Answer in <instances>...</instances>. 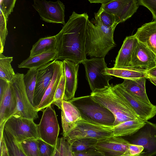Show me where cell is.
Listing matches in <instances>:
<instances>
[{"mask_svg":"<svg viewBox=\"0 0 156 156\" xmlns=\"http://www.w3.org/2000/svg\"><path fill=\"white\" fill-rule=\"evenodd\" d=\"M88 20L86 13L73 12L67 22L55 35L57 55L55 60H67L79 64L87 59L86 31Z\"/></svg>","mask_w":156,"mask_h":156,"instance_id":"obj_1","label":"cell"},{"mask_svg":"<svg viewBox=\"0 0 156 156\" xmlns=\"http://www.w3.org/2000/svg\"><path fill=\"white\" fill-rule=\"evenodd\" d=\"M94 15V24L89 19L87 22L86 53L91 58H104L108 52L116 46L113 34L118 24L107 27L103 25L96 13Z\"/></svg>","mask_w":156,"mask_h":156,"instance_id":"obj_2","label":"cell"},{"mask_svg":"<svg viewBox=\"0 0 156 156\" xmlns=\"http://www.w3.org/2000/svg\"><path fill=\"white\" fill-rule=\"evenodd\" d=\"M113 86L112 84L103 89L96 90L90 94L94 101L107 108L114 115L115 120L113 127L139 118Z\"/></svg>","mask_w":156,"mask_h":156,"instance_id":"obj_3","label":"cell"},{"mask_svg":"<svg viewBox=\"0 0 156 156\" xmlns=\"http://www.w3.org/2000/svg\"><path fill=\"white\" fill-rule=\"evenodd\" d=\"M69 101L78 109L82 120L93 124L113 127L115 120L114 115L94 101L90 95L74 98Z\"/></svg>","mask_w":156,"mask_h":156,"instance_id":"obj_4","label":"cell"},{"mask_svg":"<svg viewBox=\"0 0 156 156\" xmlns=\"http://www.w3.org/2000/svg\"><path fill=\"white\" fill-rule=\"evenodd\" d=\"M113 136L112 127L93 124L82 120L63 137L71 145L75 141L81 138L92 139L98 141Z\"/></svg>","mask_w":156,"mask_h":156,"instance_id":"obj_5","label":"cell"},{"mask_svg":"<svg viewBox=\"0 0 156 156\" xmlns=\"http://www.w3.org/2000/svg\"><path fill=\"white\" fill-rule=\"evenodd\" d=\"M82 63L85 67L86 79L92 92L109 86V81L113 77L102 73V71L108 68L104 58H87Z\"/></svg>","mask_w":156,"mask_h":156,"instance_id":"obj_6","label":"cell"},{"mask_svg":"<svg viewBox=\"0 0 156 156\" xmlns=\"http://www.w3.org/2000/svg\"><path fill=\"white\" fill-rule=\"evenodd\" d=\"M23 74L17 73L12 80L17 104V112L14 115L34 120L38 118V112L30 103L26 92L23 81Z\"/></svg>","mask_w":156,"mask_h":156,"instance_id":"obj_7","label":"cell"},{"mask_svg":"<svg viewBox=\"0 0 156 156\" xmlns=\"http://www.w3.org/2000/svg\"><path fill=\"white\" fill-rule=\"evenodd\" d=\"M39 138L55 146L58 139L60 127L55 110L51 105L43 111L40 122L37 124Z\"/></svg>","mask_w":156,"mask_h":156,"instance_id":"obj_8","label":"cell"},{"mask_svg":"<svg viewBox=\"0 0 156 156\" xmlns=\"http://www.w3.org/2000/svg\"><path fill=\"white\" fill-rule=\"evenodd\" d=\"M4 128L20 143L29 138H39L37 124L30 119L14 115L5 122Z\"/></svg>","mask_w":156,"mask_h":156,"instance_id":"obj_9","label":"cell"},{"mask_svg":"<svg viewBox=\"0 0 156 156\" xmlns=\"http://www.w3.org/2000/svg\"><path fill=\"white\" fill-rule=\"evenodd\" d=\"M32 6L41 19L48 23H60L64 25L65 7L59 0L53 2L45 0H34Z\"/></svg>","mask_w":156,"mask_h":156,"instance_id":"obj_10","label":"cell"},{"mask_svg":"<svg viewBox=\"0 0 156 156\" xmlns=\"http://www.w3.org/2000/svg\"><path fill=\"white\" fill-rule=\"evenodd\" d=\"M129 141L133 144L144 147L142 154L145 156L156 155V124L146 121L144 126L136 133L129 136Z\"/></svg>","mask_w":156,"mask_h":156,"instance_id":"obj_11","label":"cell"},{"mask_svg":"<svg viewBox=\"0 0 156 156\" xmlns=\"http://www.w3.org/2000/svg\"><path fill=\"white\" fill-rule=\"evenodd\" d=\"M115 90L126 102L137 116L148 121L156 115V106L147 104L128 92L120 84L113 86Z\"/></svg>","mask_w":156,"mask_h":156,"instance_id":"obj_12","label":"cell"},{"mask_svg":"<svg viewBox=\"0 0 156 156\" xmlns=\"http://www.w3.org/2000/svg\"><path fill=\"white\" fill-rule=\"evenodd\" d=\"M130 144L122 137L113 136L98 141L92 148L100 151L103 156H131L129 150Z\"/></svg>","mask_w":156,"mask_h":156,"instance_id":"obj_13","label":"cell"},{"mask_svg":"<svg viewBox=\"0 0 156 156\" xmlns=\"http://www.w3.org/2000/svg\"><path fill=\"white\" fill-rule=\"evenodd\" d=\"M140 5L139 0H107L101 7L113 14L119 23L124 22L136 11Z\"/></svg>","mask_w":156,"mask_h":156,"instance_id":"obj_14","label":"cell"},{"mask_svg":"<svg viewBox=\"0 0 156 156\" xmlns=\"http://www.w3.org/2000/svg\"><path fill=\"white\" fill-rule=\"evenodd\" d=\"M55 61L51 62L37 69L33 105L36 110L38 107L52 78Z\"/></svg>","mask_w":156,"mask_h":156,"instance_id":"obj_15","label":"cell"},{"mask_svg":"<svg viewBox=\"0 0 156 156\" xmlns=\"http://www.w3.org/2000/svg\"><path fill=\"white\" fill-rule=\"evenodd\" d=\"M156 66V55L143 43L138 41L131 62V68L147 71Z\"/></svg>","mask_w":156,"mask_h":156,"instance_id":"obj_16","label":"cell"},{"mask_svg":"<svg viewBox=\"0 0 156 156\" xmlns=\"http://www.w3.org/2000/svg\"><path fill=\"white\" fill-rule=\"evenodd\" d=\"M62 61L66 80L63 100L68 101L74 98L77 88L79 64H76L67 60Z\"/></svg>","mask_w":156,"mask_h":156,"instance_id":"obj_17","label":"cell"},{"mask_svg":"<svg viewBox=\"0 0 156 156\" xmlns=\"http://www.w3.org/2000/svg\"><path fill=\"white\" fill-rule=\"evenodd\" d=\"M138 41L134 35L126 37L116 58L113 67L129 69L134 49Z\"/></svg>","mask_w":156,"mask_h":156,"instance_id":"obj_18","label":"cell"},{"mask_svg":"<svg viewBox=\"0 0 156 156\" xmlns=\"http://www.w3.org/2000/svg\"><path fill=\"white\" fill-rule=\"evenodd\" d=\"M55 67L52 78L47 87L42 99L36 110L43 111L52 104L54 96L63 73V62L55 60Z\"/></svg>","mask_w":156,"mask_h":156,"instance_id":"obj_19","label":"cell"},{"mask_svg":"<svg viewBox=\"0 0 156 156\" xmlns=\"http://www.w3.org/2000/svg\"><path fill=\"white\" fill-rule=\"evenodd\" d=\"M61 110V122L63 136L82 119L78 109L69 101H63Z\"/></svg>","mask_w":156,"mask_h":156,"instance_id":"obj_20","label":"cell"},{"mask_svg":"<svg viewBox=\"0 0 156 156\" xmlns=\"http://www.w3.org/2000/svg\"><path fill=\"white\" fill-rule=\"evenodd\" d=\"M17 112V104L13 87L11 83L0 100V125L5 122Z\"/></svg>","mask_w":156,"mask_h":156,"instance_id":"obj_21","label":"cell"},{"mask_svg":"<svg viewBox=\"0 0 156 156\" xmlns=\"http://www.w3.org/2000/svg\"><path fill=\"white\" fill-rule=\"evenodd\" d=\"M134 35L156 55V20L144 24Z\"/></svg>","mask_w":156,"mask_h":156,"instance_id":"obj_22","label":"cell"},{"mask_svg":"<svg viewBox=\"0 0 156 156\" xmlns=\"http://www.w3.org/2000/svg\"><path fill=\"white\" fill-rule=\"evenodd\" d=\"M146 78L131 80L124 79L121 85L129 93L144 102L149 104L150 102L147 95L145 84Z\"/></svg>","mask_w":156,"mask_h":156,"instance_id":"obj_23","label":"cell"},{"mask_svg":"<svg viewBox=\"0 0 156 156\" xmlns=\"http://www.w3.org/2000/svg\"><path fill=\"white\" fill-rule=\"evenodd\" d=\"M57 55L56 50L49 51L35 56H30L23 61L18 67L29 69H37L55 60Z\"/></svg>","mask_w":156,"mask_h":156,"instance_id":"obj_24","label":"cell"},{"mask_svg":"<svg viewBox=\"0 0 156 156\" xmlns=\"http://www.w3.org/2000/svg\"><path fill=\"white\" fill-rule=\"evenodd\" d=\"M146 121L138 118L127 121L113 126L114 136L122 137L132 135L144 126Z\"/></svg>","mask_w":156,"mask_h":156,"instance_id":"obj_25","label":"cell"},{"mask_svg":"<svg viewBox=\"0 0 156 156\" xmlns=\"http://www.w3.org/2000/svg\"><path fill=\"white\" fill-rule=\"evenodd\" d=\"M102 73L124 79L131 80L144 77L147 79L148 77L146 71L132 68L121 69L107 68L102 71Z\"/></svg>","mask_w":156,"mask_h":156,"instance_id":"obj_26","label":"cell"},{"mask_svg":"<svg viewBox=\"0 0 156 156\" xmlns=\"http://www.w3.org/2000/svg\"><path fill=\"white\" fill-rule=\"evenodd\" d=\"M57 40L55 35L41 38L33 46L30 56H35L56 50Z\"/></svg>","mask_w":156,"mask_h":156,"instance_id":"obj_27","label":"cell"},{"mask_svg":"<svg viewBox=\"0 0 156 156\" xmlns=\"http://www.w3.org/2000/svg\"><path fill=\"white\" fill-rule=\"evenodd\" d=\"M37 75V69H29L27 73L24 75L23 77V81L26 92L33 106Z\"/></svg>","mask_w":156,"mask_h":156,"instance_id":"obj_28","label":"cell"},{"mask_svg":"<svg viewBox=\"0 0 156 156\" xmlns=\"http://www.w3.org/2000/svg\"><path fill=\"white\" fill-rule=\"evenodd\" d=\"M13 57H6L0 53V79L10 83L14 79L15 73L11 63Z\"/></svg>","mask_w":156,"mask_h":156,"instance_id":"obj_29","label":"cell"},{"mask_svg":"<svg viewBox=\"0 0 156 156\" xmlns=\"http://www.w3.org/2000/svg\"><path fill=\"white\" fill-rule=\"evenodd\" d=\"M3 135L8 150L9 156H26L20 143L4 128Z\"/></svg>","mask_w":156,"mask_h":156,"instance_id":"obj_30","label":"cell"},{"mask_svg":"<svg viewBox=\"0 0 156 156\" xmlns=\"http://www.w3.org/2000/svg\"><path fill=\"white\" fill-rule=\"evenodd\" d=\"M20 144L26 156H40L38 138H29Z\"/></svg>","mask_w":156,"mask_h":156,"instance_id":"obj_31","label":"cell"},{"mask_svg":"<svg viewBox=\"0 0 156 156\" xmlns=\"http://www.w3.org/2000/svg\"><path fill=\"white\" fill-rule=\"evenodd\" d=\"M65 76L63 71L55 93L52 104H54L61 109L65 90Z\"/></svg>","mask_w":156,"mask_h":156,"instance_id":"obj_32","label":"cell"},{"mask_svg":"<svg viewBox=\"0 0 156 156\" xmlns=\"http://www.w3.org/2000/svg\"><path fill=\"white\" fill-rule=\"evenodd\" d=\"M97 141V140L92 139L81 138L75 141L70 145L73 152H80L92 148Z\"/></svg>","mask_w":156,"mask_h":156,"instance_id":"obj_33","label":"cell"},{"mask_svg":"<svg viewBox=\"0 0 156 156\" xmlns=\"http://www.w3.org/2000/svg\"><path fill=\"white\" fill-rule=\"evenodd\" d=\"M9 15L7 13L0 12V53H3L8 34L7 24Z\"/></svg>","mask_w":156,"mask_h":156,"instance_id":"obj_34","label":"cell"},{"mask_svg":"<svg viewBox=\"0 0 156 156\" xmlns=\"http://www.w3.org/2000/svg\"><path fill=\"white\" fill-rule=\"evenodd\" d=\"M96 13L103 25L107 27H110L116 24L119 23L113 14L105 10L101 7Z\"/></svg>","mask_w":156,"mask_h":156,"instance_id":"obj_35","label":"cell"},{"mask_svg":"<svg viewBox=\"0 0 156 156\" xmlns=\"http://www.w3.org/2000/svg\"><path fill=\"white\" fill-rule=\"evenodd\" d=\"M70 146L69 142L63 137L58 138L53 156H68Z\"/></svg>","mask_w":156,"mask_h":156,"instance_id":"obj_36","label":"cell"},{"mask_svg":"<svg viewBox=\"0 0 156 156\" xmlns=\"http://www.w3.org/2000/svg\"><path fill=\"white\" fill-rule=\"evenodd\" d=\"M38 146L40 156H53L55 146H53L38 138Z\"/></svg>","mask_w":156,"mask_h":156,"instance_id":"obj_37","label":"cell"},{"mask_svg":"<svg viewBox=\"0 0 156 156\" xmlns=\"http://www.w3.org/2000/svg\"><path fill=\"white\" fill-rule=\"evenodd\" d=\"M139 4L147 8L151 12L153 18L156 20V0H139Z\"/></svg>","mask_w":156,"mask_h":156,"instance_id":"obj_38","label":"cell"},{"mask_svg":"<svg viewBox=\"0 0 156 156\" xmlns=\"http://www.w3.org/2000/svg\"><path fill=\"white\" fill-rule=\"evenodd\" d=\"M5 122L0 125V156H9L7 147L3 135Z\"/></svg>","mask_w":156,"mask_h":156,"instance_id":"obj_39","label":"cell"},{"mask_svg":"<svg viewBox=\"0 0 156 156\" xmlns=\"http://www.w3.org/2000/svg\"><path fill=\"white\" fill-rule=\"evenodd\" d=\"M73 154L74 156H103L101 152L92 148L83 151L74 152Z\"/></svg>","mask_w":156,"mask_h":156,"instance_id":"obj_40","label":"cell"},{"mask_svg":"<svg viewBox=\"0 0 156 156\" xmlns=\"http://www.w3.org/2000/svg\"><path fill=\"white\" fill-rule=\"evenodd\" d=\"M144 147L142 146L130 143L129 146V150L131 156L140 154L143 151Z\"/></svg>","mask_w":156,"mask_h":156,"instance_id":"obj_41","label":"cell"},{"mask_svg":"<svg viewBox=\"0 0 156 156\" xmlns=\"http://www.w3.org/2000/svg\"><path fill=\"white\" fill-rule=\"evenodd\" d=\"M10 83L0 79V100H1L7 90Z\"/></svg>","mask_w":156,"mask_h":156,"instance_id":"obj_42","label":"cell"},{"mask_svg":"<svg viewBox=\"0 0 156 156\" xmlns=\"http://www.w3.org/2000/svg\"><path fill=\"white\" fill-rule=\"evenodd\" d=\"M148 76L156 77V66L146 71Z\"/></svg>","mask_w":156,"mask_h":156,"instance_id":"obj_43","label":"cell"},{"mask_svg":"<svg viewBox=\"0 0 156 156\" xmlns=\"http://www.w3.org/2000/svg\"><path fill=\"white\" fill-rule=\"evenodd\" d=\"M107 1V0H90L89 1L90 3H100L102 4L105 3Z\"/></svg>","mask_w":156,"mask_h":156,"instance_id":"obj_44","label":"cell"},{"mask_svg":"<svg viewBox=\"0 0 156 156\" xmlns=\"http://www.w3.org/2000/svg\"><path fill=\"white\" fill-rule=\"evenodd\" d=\"M147 79L156 86V77L148 76Z\"/></svg>","mask_w":156,"mask_h":156,"instance_id":"obj_45","label":"cell"},{"mask_svg":"<svg viewBox=\"0 0 156 156\" xmlns=\"http://www.w3.org/2000/svg\"><path fill=\"white\" fill-rule=\"evenodd\" d=\"M134 156H145L141 153L140 154Z\"/></svg>","mask_w":156,"mask_h":156,"instance_id":"obj_46","label":"cell"},{"mask_svg":"<svg viewBox=\"0 0 156 156\" xmlns=\"http://www.w3.org/2000/svg\"><path fill=\"white\" fill-rule=\"evenodd\" d=\"M131 156L129 155V156Z\"/></svg>","mask_w":156,"mask_h":156,"instance_id":"obj_47","label":"cell"}]
</instances>
